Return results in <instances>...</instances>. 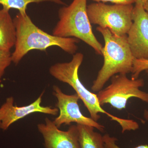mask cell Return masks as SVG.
<instances>
[{"label":"cell","instance_id":"obj_1","mask_svg":"<svg viewBox=\"0 0 148 148\" xmlns=\"http://www.w3.org/2000/svg\"><path fill=\"white\" fill-rule=\"evenodd\" d=\"M13 20L16 29V40L11 57L12 62L15 65L32 50L46 51L48 48L56 46L73 55L77 50V44L79 42V40L49 34L35 25L27 13L18 12Z\"/></svg>","mask_w":148,"mask_h":148},{"label":"cell","instance_id":"obj_13","mask_svg":"<svg viewBox=\"0 0 148 148\" xmlns=\"http://www.w3.org/2000/svg\"><path fill=\"white\" fill-rule=\"evenodd\" d=\"M49 1L57 4L66 5V3L61 0H0V5L3 8L10 10L11 9L17 10L21 14H27V6L31 3H39Z\"/></svg>","mask_w":148,"mask_h":148},{"label":"cell","instance_id":"obj_15","mask_svg":"<svg viewBox=\"0 0 148 148\" xmlns=\"http://www.w3.org/2000/svg\"><path fill=\"white\" fill-rule=\"evenodd\" d=\"M10 51H0V82L6 69L12 62Z\"/></svg>","mask_w":148,"mask_h":148},{"label":"cell","instance_id":"obj_7","mask_svg":"<svg viewBox=\"0 0 148 148\" xmlns=\"http://www.w3.org/2000/svg\"><path fill=\"white\" fill-rule=\"evenodd\" d=\"M53 94L56 98V106L59 110V115L53 121L54 124L59 128L62 125H70L72 123L78 125H88L103 132L105 127L91 118L85 116L81 112L78 101L79 98L77 93L68 95L62 92L56 85L53 86Z\"/></svg>","mask_w":148,"mask_h":148},{"label":"cell","instance_id":"obj_2","mask_svg":"<svg viewBox=\"0 0 148 148\" xmlns=\"http://www.w3.org/2000/svg\"><path fill=\"white\" fill-rule=\"evenodd\" d=\"M84 57L83 53H75L69 62L56 63L51 66L49 73L56 79L67 84L72 87L86 107L90 118L93 120L98 122L101 118L100 114H103L110 118L111 120L119 124L122 133L139 129V125L135 121L119 117L103 109L99 103L97 94L88 90L83 84L79 77L78 71Z\"/></svg>","mask_w":148,"mask_h":148},{"label":"cell","instance_id":"obj_18","mask_svg":"<svg viewBox=\"0 0 148 148\" xmlns=\"http://www.w3.org/2000/svg\"><path fill=\"white\" fill-rule=\"evenodd\" d=\"M148 0H136L135 3L136 4L142 5H143Z\"/></svg>","mask_w":148,"mask_h":148},{"label":"cell","instance_id":"obj_10","mask_svg":"<svg viewBox=\"0 0 148 148\" xmlns=\"http://www.w3.org/2000/svg\"><path fill=\"white\" fill-rule=\"evenodd\" d=\"M45 121V123H39L37 127L44 138L45 148H81L77 125L63 131L47 117Z\"/></svg>","mask_w":148,"mask_h":148},{"label":"cell","instance_id":"obj_9","mask_svg":"<svg viewBox=\"0 0 148 148\" xmlns=\"http://www.w3.org/2000/svg\"><path fill=\"white\" fill-rule=\"evenodd\" d=\"M44 93V91L41 93L36 101L28 106L22 107H18L14 105L13 97H10L7 98L5 102L0 108V128L4 130H6L12 124L18 120L34 113L57 115L59 112L57 108L41 106Z\"/></svg>","mask_w":148,"mask_h":148},{"label":"cell","instance_id":"obj_11","mask_svg":"<svg viewBox=\"0 0 148 148\" xmlns=\"http://www.w3.org/2000/svg\"><path fill=\"white\" fill-rule=\"evenodd\" d=\"M16 29L9 11L0 10V51H10L14 46Z\"/></svg>","mask_w":148,"mask_h":148},{"label":"cell","instance_id":"obj_5","mask_svg":"<svg viewBox=\"0 0 148 148\" xmlns=\"http://www.w3.org/2000/svg\"><path fill=\"white\" fill-rule=\"evenodd\" d=\"M132 4L106 5L102 2L90 4L87 6L90 24L108 28L118 36H126L132 24Z\"/></svg>","mask_w":148,"mask_h":148},{"label":"cell","instance_id":"obj_20","mask_svg":"<svg viewBox=\"0 0 148 148\" xmlns=\"http://www.w3.org/2000/svg\"><path fill=\"white\" fill-rule=\"evenodd\" d=\"M143 6H144V9H145V10L148 13V1H147L145 3V4L143 5Z\"/></svg>","mask_w":148,"mask_h":148},{"label":"cell","instance_id":"obj_16","mask_svg":"<svg viewBox=\"0 0 148 148\" xmlns=\"http://www.w3.org/2000/svg\"><path fill=\"white\" fill-rule=\"evenodd\" d=\"M103 140L106 148H121L116 144V138L112 137L108 134L103 135ZM134 148H148V145H141Z\"/></svg>","mask_w":148,"mask_h":148},{"label":"cell","instance_id":"obj_6","mask_svg":"<svg viewBox=\"0 0 148 148\" xmlns=\"http://www.w3.org/2000/svg\"><path fill=\"white\" fill-rule=\"evenodd\" d=\"M145 84L142 79H130L126 74H120L111 78L108 86L98 91L97 94L101 106L109 104L113 108L122 110L126 108L127 101L138 98L148 103V92L140 89Z\"/></svg>","mask_w":148,"mask_h":148},{"label":"cell","instance_id":"obj_17","mask_svg":"<svg viewBox=\"0 0 148 148\" xmlns=\"http://www.w3.org/2000/svg\"><path fill=\"white\" fill-rule=\"evenodd\" d=\"M96 2L104 3L110 2L113 3L115 4H132L133 3L136 2V0H92Z\"/></svg>","mask_w":148,"mask_h":148},{"label":"cell","instance_id":"obj_19","mask_svg":"<svg viewBox=\"0 0 148 148\" xmlns=\"http://www.w3.org/2000/svg\"><path fill=\"white\" fill-rule=\"evenodd\" d=\"M146 71L147 72V73L148 75V70ZM144 117L145 119L148 121V110H145V111L144 114Z\"/></svg>","mask_w":148,"mask_h":148},{"label":"cell","instance_id":"obj_12","mask_svg":"<svg viewBox=\"0 0 148 148\" xmlns=\"http://www.w3.org/2000/svg\"><path fill=\"white\" fill-rule=\"evenodd\" d=\"M81 148H106L103 137L94 131V127L77 124Z\"/></svg>","mask_w":148,"mask_h":148},{"label":"cell","instance_id":"obj_14","mask_svg":"<svg viewBox=\"0 0 148 148\" xmlns=\"http://www.w3.org/2000/svg\"><path fill=\"white\" fill-rule=\"evenodd\" d=\"M148 70V59H136L133 61L131 79L138 78L140 74L143 71Z\"/></svg>","mask_w":148,"mask_h":148},{"label":"cell","instance_id":"obj_4","mask_svg":"<svg viewBox=\"0 0 148 148\" xmlns=\"http://www.w3.org/2000/svg\"><path fill=\"white\" fill-rule=\"evenodd\" d=\"M87 0H73L69 6L58 10L59 20L53 35L61 38H75L83 41L102 55L103 47L92 32L87 12Z\"/></svg>","mask_w":148,"mask_h":148},{"label":"cell","instance_id":"obj_21","mask_svg":"<svg viewBox=\"0 0 148 148\" xmlns=\"http://www.w3.org/2000/svg\"><path fill=\"white\" fill-rule=\"evenodd\" d=\"M0 127H1V123H0Z\"/></svg>","mask_w":148,"mask_h":148},{"label":"cell","instance_id":"obj_3","mask_svg":"<svg viewBox=\"0 0 148 148\" xmlns=\"http://www.w3.org/2000/svg\"><path fill=\"white\" fill-rule=\"evenodd\" d=\"M96 30L104 38L105 45L102 50L104 63L93 83L91 89L97 92L116 74H126L132 72L134 56L130 50L127 36H118L108 28L98 27Z\"/></svg>","mask_w":148,"mask_h":148},{"label":"cell","instance_id":"obj_8","mask_svg":"<svg viewBox=\"0 0 148 148\" xmlns=\"http://www.w3.org/2000/svg\"><path fill=\"white\" fill-rule=\"evenodd\" d=\"M127 42L134 58L148 59V13L142 5L135 4Z\"/></svg>","mask_w":148,"mask_h":148}]
</instances>
